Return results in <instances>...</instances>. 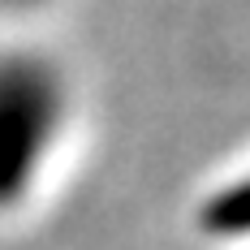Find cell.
I'll list each match as a JSON object with an SVG mask.
<instances>
[{
	"mask_svg": "<svg viewBox=\"0 0 250 250\" xmlns=\"http://www.w3.org/2000/svg\"><path fill=\"white\" fill-rule=\"evenodd\" d=\"M56 82L35 61L0 65V203L18 199L56 129Z\"/></svg>",
	"mask_w": 250,
	"mask_h": 250,
	"instance_id": "cell-1",
	"label": "cell"
},
{
	"mask_svg": "<svg viewBox=\"0 0 250 250\" xmlns=\"http://www.w3.org/2000/svg\"><path fill=\"white\" fill-rule=\"evenodd\" d=\"M203 225L211 233H250V177L242 186H229L225 194L207 203Z\"/></svg>",
	"mask_w": 250,
	"mask_h": 250,
	"instance_id": "cell-2",
	"label": "cell"
}]
</instances>
